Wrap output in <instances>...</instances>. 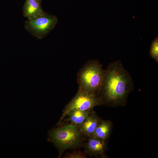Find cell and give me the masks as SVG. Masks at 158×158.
<instances>
[{
  "instance_id": "6da1fadb",
  "label": "cell",
  "mask_w": 158,
  "mask_h": 158,
  "mask_svg": "<svg viewBox=\"0 0 158 158\" xmlns=\"http://www.w3.org/2000/svg\"><path fill=\"white\" fill-rule=\"evenodd\" d=\"M131 76L119 61L110 63L105 71L99 94L104 103L112 106L124 104L133 88Z\"/></svg>"
},
{
  "instance_id": "7a4b0ae2",
  "label": "cell",
  "mask_w": 158,
  "mask_h": 158,
  "mask_svg": "<svg viewBox=\"0 0 158 158\" xmlns=\"http://www.w3.org/2000/svg\"><path fill=\"white\" fill-rule=\"evenodd\" d=\"M83 136L78 127L70 123L51 130L48 133V139L58 149L60 157L67 150L76 148L81 145Z\"/></svg>"
},
{
  "instance_id": "3957f363",
  "label": "cell",
  "mask_w": 158,
  "mask_h": 158,
  "mask_svg": "<svg viewBox=\"0 0 158 158\" xmlns=\"http://www.w3.org/2000/svg\"><path fill=\"white\" fill-rule=\"evenodd\" d=\"M104 71L97 61L88 62L78 74L79 90L99 95L103 82Z\"/></svg>"
},
{
  "instance_id": "277c9868",
  "label": "cell",
  "mask_w": 158,
  "mask_h": 158,
  "mask_svg": "<svg viewBox=\"0 0 158 158\" xmlns=\"http://www.w3.org/2000/svg\"><path fill=\"white\" fill-rule=\"evenodd\" d=\"M103 104L99 95L86 93L78 90L75 96L65 107L57 125H60L67 114L73 110H92L94 107Z\"/></svg>"
},
{
  "instance_id": "5b68a950",
  "label": "cell",
  "mask_w": 158,
  "mask_h": 158,
  "mask_svg": "<svg viewBox=\"0 0 158 158\" xmlns=\"http://www.w3.org/2000/svg\"><path fill=\"white\" fill-rule=\"evenodd\" d=\"M57 22L55 16L44 12L37 17L26 20L25 28L34 37L42 39L54 28Z\"/></svg>"
},
{
  "instance_id": "8992f818",
  "label": "cell",
  "mask_w": 158,
  "mask_h": 158,
  "mask_svg": "<svg viewBox=\"0 0 158 158\" xmlns=\"http://www.w3.org/2000/svg\"><path fill=\"white\" fill-rule=\"evenodd\" d=\"M85 153L91 156L103 157L107 147L106 141L98 138L89 137L85 144Z\"/></svg>"
},
{
  "instance_id": "52a82bcc",
  "label": "cell",
  "mask_w": 158,
  "mask_h": 158,
  "mask_svg": "<svg viewBox=\"0 0 158 158\" xmlns=\"http://www.w3.org/2000/svg\"><path fill=\"white\" fill-rule=\"evenodd\" d=\"M42 0H25L23 14L28 20L37 17L44 13L41 6Z\"/></svg>"
},
{
  "instance_id": "ba28073f",
  "label": "cell",
  "mask_w": 158,
  "mask_h": 158,
  "mask_svg": "<svg viewBox=\"0 0 158 158\" xmlns=\"http://www.w3.org/2000/svg\"><path fill=\"white\" fill-rule=\"evenodd\" d=\"M102 120L95 112L91 110L88 117L79 127V130L83 135L89 137Z\"/></svg>"
},
{
  "instance_id": "9c48e42d",
  "label": "cell",
  "mask_w": 158,
  "mask_h": 158,
  "mask_svg": "<svg viewBox=\"0 0 158 158\" xmlns=\"http://www.w3.org/2000/svg\"><path fill=\"white\" fill-rule=\"evenodd\" d=\"M91 111L73 110L67 114L66 121L79 128L88 117Z\"/></svg>"
},
{
  "instance_id": "30bf717a",
  "label": "cell",
  "mask_w": 158,
  "mask_h": 158,
  "mask_svg": "<svg viewBox=\"0 0 158 158\" xmlns=\"http://www.w3.org/2000/svg\"><path fill=\"white\" fill-rule=\"evenodd\" d=\"M112 126L110 121L102 120L90 137L95 138L106 141L109 136Z\"/></svg>"
},
{
  "instance_id": "8fae6325",
  "label": "cell",
  "mask_w": 158,
  "mask_h": 158,
  "mask_svg": "<svg viewBox=\"0 0 158 158\" xmlns=\"http://www.w3.org/2000/svg\"><path fill=\"white\" fill-rule=\"evenodd\" d=\"M150 55L157 63L158 62V37H156L152 41L150 49Z\"/></svg>"
},
{
  "instance_id": "7c38bea8",
  "label": "cell",
  "mask_w": 158,
  "mask_h": 158,
  "mask_svg": "<svg viewBox=\"0 0 158 158\" xmlns=\"http://www.w3.org/2000/svg\"><path fill=\"white\" fill-rule=\"evenodd\" d=\"M64 157L65 158H85L87 156L85 152L78 151L67 153Z\"/></svg>"
}]
</instances>
